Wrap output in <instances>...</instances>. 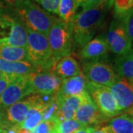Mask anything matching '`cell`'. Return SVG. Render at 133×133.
Instances as JSON below:
<instances>
[{"label":"cell","mask_w":133,"mask_h":133,"mask_svg":"<svg viewBox=\"0 0 133 133\" xmlns=\"http://www.w3.org/2000/svg\"><path fill=\"white\" fill-rule=\"evenodd\" d=\"M109 9L108 0H104L94 8L82 10L75 16L70 25L72 38L78 45L84 47L93 38L104 26Z\"/></svg>","instance_id":"1"},{"label":"cell","mask_w":133,"mask_h":133,"mask_svg":"<svg viewBox=\"0 0 133 133\" xmlns=\"http://www.w3.org/2000/svg\"><path fill=\"white\" fill-rule=\"evenodd\" d=\"M28 30V55L29 62L38 66L42 71L52 70L56 64L47 36Z\"/></svg>","instance_id":"2"},{"label":"cell","mask_w":133,"mask_h":133,"mask_svg":"<svg viewBox=\"0 0 133 133\" xmlns=\"http://www.w3.org/2000/svg\"><path fill=\"white\" fill-rule=\"evenodd\" d=\"M15 8L29 29L47 36L57 19L41 8L33 0H24Z\"/></svg>","instance_id":"3"},{"label":"cell","mask_w":133,"mask_h":133,"mask_svg":"<svg viewBox=\"0 0 133 133\" xmlns=\"http://www.w3.org/2000/svg\"><path fill=\"white\" fill-rule=\"evenodd\" d=\"M48 38L56 62L71 55L73 38L70 24L56 19L50 30Z\"/></svg>","instance_id":"4"},{"label":"cell","mask_w":133,"mask_h":133,"mask_svg":"<svg viewBox=\"0 0 133 133\" xmlns=\"http://www.w3.org/2000/svg\"><path fill=\"white\" fill-rule=\"evenodd\" d=\"M81 70L89 82L107 87L112 85L119 77L114 66L106 58L85 61Z\"/></svg>","instance_id":"5"},{"label":"cell","mask_w":133,"mask_h":133,"mask_svg":"<svg viewBox=\"0 0 133 133\" xmlns=\"http://www.w3.org/2000/svg\"><path fill=\"white\" fill-rule=\"evenodd\" d=\"M62 79L52 70L31 73L28 76V88L30 95L57 94Z\"/></svg>","instance_id":"6"},{"label":"cell","mask_w":133,"mask_h":133,"mask_svg":"<svg viewBox=\"0 0 133 133\" xmlns=\"http://www.w3.org/2000/svg\"><path fill=\"white\" fill-rule=\"evenodd\" d=\"M87 92L95 102L101 113L107 118L121 115L116 101L110 92L109 87L87 82Z\"/></svg>","instance_id":"7"},{"label":"cell","mask_w":133,"mask_h":133,"mask_svg":"<svg viewBox=\"0 0 133 133\" xmlns=\"http://www.w3.org/2000/svg\"><path fill=\"white\" fill-rule=\"evenodd\" d=\"M106 39L109 50L118 56L124 55L132 49V43L123 21L113 18L109 24Z\"/></svg>","instance_id":"8"},{"label":"cell","mask_w":133,"mask_h":133,"mask_svg":"<svg viewBox=\"0 0 133 133\" xmlns=\"http://www.w3.org/2000/svg\"><path fill=\"white\" fill-rule=\"evenodd\" d=\"M74 119L84 127H93L92 126L98 127L109 120L101 113L88 93L76 110Z\"/></svg>","instance_id":"9"},{"label":"cell","mask_w":133,"mask_h":133,"mask_svg":"<svg viewBox=\"0 0 133 133\" xmlns=\"http://www.w3.org/2000/svg\"><path fill=\"white\" fill-rule=\"evenodd\" d=\"M28 76L16 77L8 86L0 96V110L7 109L30 95L28 88Z\"/></svg>","instance_id":"10"},{"label":"cell","mask_w":133,"mask_h":133,"mask_svg":"<svg viewBox=\"0 0 133 133\" xmlns=\"http://www.w3.org/2000/svg\"><path fill=\"white\" fill-rule=\"evenodd\" d=\"M110 92L116 101L119 111L125 112L133 106V82L122 77H118L109 87Z\"/></svg>","instance_id":"11"},{"label":"cell","mask_w":133,"mask_h":133,"mask_svg":"<svg viewBox=\"0 0 133 133\" xmlns=\"http://www.w3.org/2000/svg\"><path fill=\"white\" fill-rule=\"evenodd\" d=\"M38 96V94H32L5 109V116L8 124L10 126L22 124L30 109L37 101Z\"/></svg>","instance_id":"12"},{"label":"cell","mask_w":133,"mask_h":133,"mask_svg":"<svg viewBox=\"0 0 133 133\" xmlns=\"http://www.w3.org/2000/svg\"><path fill=\"white\" fill-rule=\"evenodd\" d=\"M88 81L85 76L81 73L80 75L63 79L61 87L58 91L57 99L74 95H83L87 93V85Z\"/></svg>","instance_id":"13"},{"label":"cell","mask_w":133,"mask_h":133,"mask_svg":"<svg viewBox=\"0 0 133 133\" xmlns=\"http://www.w3.org/2000/svg\"><path fill=\"white\" fill-rule=\"evenodd\" d=\"M109 51L110 50L106 37L101 35L92 38L90 42L82 47L80 56L85 61L94 60L105 58Z\"/></svg>","instance_id":"14"},{"label":"cell","mask_w":133,"mask_h":133,"mask_svg":"<svg viewBox=\"0 0 133 133\" xmlns=\"http://www.w3.org/2000/svg\"><path fill=\"white\" fill-rule=\"evenodd\" d=\"M5 45L24 48H27L28 46L27 26L19 16L17 11L13 19L10 32Z\"/></svg>","instance_id":"15"},{"label":"cell","mask_w":133,"mask_h":133,"mask_svg":"<svg viewBox=\"0 0 133 133\" xmlns=\"http://www.w3.org/2000/svg\"><path fill=\"white\" fill-rule=\"evenodd\" d=\"M0 70L4 73L14 77H20L36 73L42 70L28 62H8L0 58Z\"/></svg>","instance_id":"16"},{"label":"cell","mask_w":133,"mask_h":133,"mask_svg":"<svg viewBox=\"0 0 133 133\" xmlns=\"http://www.w3.org/2000/svg\"><path fill=\"white\" fill-rule=\"evenodd\" d=\"M74 95L57 99L58 102V111L57 114L58 121L60 122L64 120L74 119L76 110L84 100L86 95Z\"/></svg>","instance_id":"17"},{"label":"cell","mask_w":133,"mask_h":133,"mask_svg":"<svg viewBox=\"0 0 133 133\" xmlns=\"http://www.w3.org/2000/svg\"><path fill=\"white\" fill-rule=\"evenodd\" d=\"M53 72L62 80L82 73L81 66L76 58L72 56H65L56 62L53 67Z\"/></svg>","instance_id":"18"},{"label":"cell","mask_w":133,"mask_h":133,"mask_svg":"<svg viewBox=\"0 0 133 133\" xmlns=\"http://www.w3.org/2000/svg\"><path fill=\"white\" fill-rule=\"evenodd\" d=\"M114 67L119 77L133 82V48L115 58Z\"/></svg>","instance_id":"19"},{"label":"cell","mask_w":133,"mask_h":133,"mask_svg":"<svg viewBox=\"0 0 133 133\" xmlns=\"http://www.w3.org/2000/svg\"><path fill=\"white\" fill-rule=\"evenodd\" d=\"M107 127L109 133H133V118L124 112L109 119Z\"/></svg>","instance_id":"20"},{"label":"cell","mask_w":133,"mask_h":133,"mask_svg":"<svg viewBox=\"0 0 133 133\" xmlns=\"http://www.w3.org/2000/svg\"><path fill=\"white\" fill-rule=\"evenodd\" d=\"M0 58L8 62H29L27 48L0 45Z\"/></svg>","instance_id":"21"},{"label":"cell","mask_w":133,"mask_h":133,"mask_svg":"<svg viewBox=\"0 0 133 133\" xmlns=\"http://www.w3.org/2000/svg\"><path fill=\"white\" fill-rule=\"evenodd\" d=\"M109 8H113L114 19L124 21L133 11V0H108Z\"/></svg>","instance_id":"22"},{"label":"cell","mask_w":133,"mask_h":133,"mask_svg":"<svg viewBox=\"0 0 133 133\" xmlns=\"http://www.w3.org/2000/svg\"><path fill=\"white\" fill-rule=\"evenodd\" d=\"M77 8L74 0H61L58 5V15L64 22L70 24L76 15Z\"/></svg>","instance_id":"23"},{"label":"cell","mask_w":133,"mask_h":133,"mask_svg":"<svg viewBox=\"0 0 133 133\" xmlns=\"http://www.w3.org/2000/svg\"><path fill=\"white\" fill-rule=\"evenodd\" d=\"M84 126L75 119L60 121L57 125L56 133H76Z\"/></svg>","instance_id":"24"},{"label":"cell","mask_w":133,"mask_h":133,"mask_svg":"<svg viewBox=\"0 0 133 133\" xmlns=\"http://www.w3.org/2000/svg\"><path fill=\"white\" fill-rule=\"evenodd\" d=\"M58 111V102L57 100V96L56 95H54V97L51 99V101L47 104L43 112V121L57 119Z\"/></svg>","instance_id":"25"},{"label":"cell","mask_w":133,"mask_h":133,"mask_svg":"<svg viewBox=\"0 0 133 133\" xmlns=\"http://www.w3.org/2000/svg\"><path fill=\"white\" fill-rule=\"evenodd\" d=\"M59 121L57 119L42 121L34 129L36 133H56V128Z\"/></svg>","instance_id":"26"},{"label":"cell","mask_w":133,"mask_h":133,"mask_svg":"<svg viewBox=\"0 0 133 133\" xmlns=\"http://www.w3.org/2000/svg\"><path fill=\"white\" fill-rule=\"evenodd\" d=\"M38 2L46 11L58 14V5L61 0H34Z\"/></svg>","instance_id":"27"},{"label":"cell","mask_w":133,"mask_h":133,"mask_svg":"<svg viewBox=\"0 0 133 133\" xmlns=\"http://www.w3.org/2000/svg\"><path fill=\"white\" fill-rule=\"evenodd\" d=\"M77 8L81 7L82 10L90 9L101 4L104 0H74Z\"/></svg>","instance_id":"28"},{"label":"cell","mask_w":133,"mask_h":133,"mask_svg":"<svg viewBox=\"0 0 133 133\" xmlns=\"http://www.w3.org/2000/svg\"><path fill=\"white\" fill-rule=\"evenodd\" d=\"M123 22H124L125 28L127 30V32L128 33L129 36L131 39V42L132 43L133 47V11Z\"/></svg>","instance_id":"29"},{"label":"cell","mask_w":133,"mask_h":133,"mask_svg":"<svg viewBox=\"0 0 133 133\" xmlns=\"http://www.w3.org/2000/svg\"><path fill=\"white\" fill-rule=\"evenodd\" d=\"M16 78V77L5 74V76L2 79H0V96L3 93V92L5 90V89L8 87V86Z\"/></svg>","instance_id":"30"},{"label":"cell","mask_w":133,"mask_h":133,"mask_svg":"<svg viewBox=\"0 0 133 133\" xmlns=\"http://www.w3.org/2000/svg\"><path fill=\"white\" fill-rule=\"evenodd\" d=\"M11 126L8 124L6 116H5V110L1 109L0 110V129H6L9 128Z\"/></svg>","instance_id":"31"},{"label":"cell","mask_w":133,"mask_h":133,"mask_svg":"<svg viewBox=\"0 0 133 133\" xmlns=\"http://www.w3.org/2000/svg\"><path fill=\"white\" fill-rule=\"evenodd\" d=\"M91 133H109V129L107 126L93 127Z\"/></svg>","instance_id":"32"},{"label":"cell","mask_w":133,"mask_h":133,"mask_svg":"<svg viewBox=\"0 0 133 133\" xmlns=\"http://www.w3.org/2000/svg\"><path fill=\"white\" fill-rule=\"evenodd\" d=\"M5 3H6L7 5L12 6L14 8L17 7L18 5H20L24 0H2Z\"/></svg>","instance_id":"33"},{"label":"cell","mask_w":133,"mask_h":133,"mask_svg":"<svg viewBox=\"0 0 133 133\" xmlns=\"http://www.w3.org/2000/svg\"><path fill=\"white\" fill-rule=\"evenodd\" d=\"M93 127H84L79 130H78L76 133H91Z\"/></svg>","instance_id":"34"},{"label":"cell","mask_w":133,"mask_h":133,"mask_svg":"<svg viewBox=\"0 0 133 133\" xmlns=\"http://www.w3.org/2000/svg\"><path fill=\"white\" fill-rule=\"evenodd\" d=\"M125 112H126V113H127V114H129L130 116H132V117L133 118V106L131 107V108H129V109H127Z\"/></svg>","instance_id":"35"},{"label":"cell","mask_w":133,"mask_h":133,"mask_svg":"<svg viewBox=\"0 0 133 133\" xmlns=\"http://www.w3.org/2000/svg\"><path fill=\"white\" fill-rule=\"evenodd\" d=\"M5 73H4L3 72L0 70V79H2V78L5 76Z\"/></svg>","instance_id":"36"},{"label":"cell","mask_w":133,"mask_h":133,"mask_svg":"<svg viewBox=\"0 0 133 133\" xmlns=\"http://www.w3.org/2000/svg\"><path fill=\"white\" fill-rule=\"evenodd\" d=\"M0 133H7L6 129H0Z\"/></svg>","instance_id":"37"}]
</instances>
